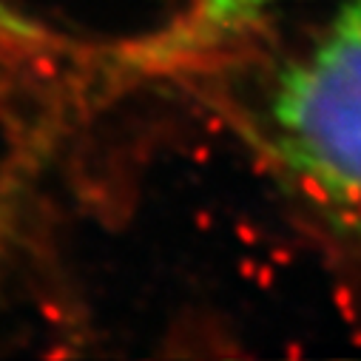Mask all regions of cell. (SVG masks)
<instances>
[{
	"label": "cell",
	"mask_w": 361,
	"mask_h": 361,
	"mask_svg": "<svg viewBox=\"0 0 361 361\" xmlns=\"http://www.w3.org/2000/svg\"><path fill=\"white\" fill-rule=\"evenodd\" d=\"M23 32H26V26H23V23H18L9 12L0 9V35H23Z\"/></svg>",
	"instance_id": "3"
},
{
	"label": "cell",
	"mask_w": 361,
	"mask_h": 361,
	"mask_svg": "<svg viewBox=\"0 0 361 361\" xmlns=\"http://www.w3.org/2000/svg\"><path fill=\"white\" fill-rule=\"evenodd\" d=\"M256 137L293 197L361 236V0H344L279 63Z\"/></svg>",
	"instance_id": "1"
},
{
	"label": "cell",
	"mask_w": 361,
	"mask_h": 361,
	"mask_svg": "<svg viewBox=\"0 0 361 361\" xmlns=\"http://www.w3.org/2000/svg\"><path fill=\"white\" fill-rule=\"evenodd\" d=\"M288 4H296V0H185L179 43L222 37Z\"/></svg>",
	"instance_id": "2"
}]
</instances>
